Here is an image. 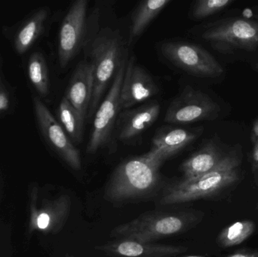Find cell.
Returning a JSON list of instances; mask_svg holds the SVG:
<instances>
[{
	"label": "cell",
	"instance_id": "603a6c76",
	"mask_svg": "<svg viewBox=\"0 0 258 257\" xmlns=\"http://www.w3.org/2000/svg\"><path fill=\"white\" fill-rule=\"evenodd\" d=\"M234 3V0H199L191 10V17L201 20L224 10Z\"/></svg>",
	"mask_w": 258,
	"mask_h": 257
},
{
	"label": "cell",
	"instance_id": "277c9868",
	"mask_svg": "<svg viewBox=\"0 0 258 257\" xmlns=\"http://www.w3.org/2000/svg\"><path fill=\"white\" fill-rule=\"evenodd\" d=\"M194 220V216L189 213L151 211L116 226L110 235L116 239L129 238L153 242L156 240L183 233L189 229Z\"/></svg>",
	"mask_w": 258,
	"mask_h": 257
},
{
	"label": "cell",
	"instance_id": "d6986e66",
	"mask_svg": "<svg viewBox=\"0 0 258 257\" xmlns=\"http://www.w3.org/2000/svg\"><path fill=\"white\" fill-rule=\"evenodd\" d=\"M59 123L71 139L79 144L83 141V127L86 119L65 97L62 98L57 110Z\"/></svg>",
	"mask_w": 258,
	"mask_h": 257
},
{
	"label": "cell",
	"instance_id": "6da1fadb",
	"mask_svg": "<svg viewBox=\"0 0 258 257\" xmlns=\"http://www.w3.org/2000/svg\"><path fill=\"white\" fill-rule=\"evenodd\" d=\"M100 12L95 9L89 15L87 32L83 50L85 58L93 66L94 90L88 113L91 117L102 101L124 57L128 54L119 30L99 27Z\"/></svg>",
	"mask_w": 258,
	"mask_h": 257
},
{
	"label": "cell",
	"instance_id": "f1b7e54d",
	"mask_svg": "<svg viewBox=\"0 0 258 257\" xmlns=\"http://www.w3.org/2000/svg\"><path fill=\"white\" fill-rule=\"evenodd\" d=\"M256 68L258 69V62L257 63H256Z\"/></svg>",
	"mask_w": 258,
	"mask_h": 257
},
{
	"label": "cell",
	"instance_id": "3957f363",
	"mask_svg": "<svg viewBox=\"0 0 258 257\" xmlns=\"http://www.w3.org/2000/svg\"><path fill=\"white\" fill-rule=\"evenodd\" d=\"M240 158L236 152L227 154L210 172L191 180H182L164 190L160 205L186 203L216 194L239 179Z\"/></svg>",
	"mask_w": 258,
	"mask_h": 257
},
{
	"label": "cell",
	"instance_id": "30bf717a",
	"mask_svg": "<svg viewBox=\"0 0 258 257\" xmlns=\"http://www.w3.org/2000/svg\"><path fill=\"white\" fill-rule=\"evenodd\" d=\"M33 104L38 125L45 141L71 168L80 170L82 160L80 152L61 125L39 98H33Z\"/></svg>",
	"mask_w": 258,
	"mask_h": 257
},
{
	"label": "cell",
	"instance_id": "44dd1931",
	"mask_svg": "<svg viewBox=\"0 0 258 257\" xmlns=\"http://www.w3.org/2000/svg\"><path fill=\"white\" fill-rule=\"evenodd\" d=\"M28 75L38 93L42 97L49 94L50 81L45 57L41 53L32 54L28 61Z\"/></svg>",
	"mask_w": 258,
	"mask_h": 257
},
{
	"label": "cell",
	"instance_id": "9a60e30c",
	"mask_svg": "<svg viewBox=\"0 0 258 257\" xmlns=\"http://www.w3.org/2000/svg\"><path fill=\"white\" fill-rule=\"evenodd\" d=\"M97 250L125 257H169L180 254L186 248L181 246L144 242L129 238L116 239L96 247Z\"/></svg>",
	"mask_w": 258,
	"mask_h": 257
},
{
	"label": "cell",
	"instance_id": "ffe728a7",
	"mask_svg": "<svg viewBox=\"0 0 258 257\" xmlns=\"http://www.w3.org/2000/svg\"><path fill=\"white\" fill-rule=\"evenodd\" d=\"M48 15L47 9H40L33 14V16L19 30L15 40V50L18 54L25 53L36 42L43 31Z\"/></svg>",
	"mask_w": 258,
	"mask_h": 257
},
{
	"label": "cell",
	"instance_id": "8992f818",
	"mask_svg": "<svg viewBox=\"0 0 258 257\" xmlns=\"http://www.w3.org/2000/svg\"><path fill=\"white\" fill-rule=\"evenodd\" d=\"M127 60L128 54L124 57L105 98L97 109L90 140L86 148V152L91 155L107 147L111 143L112 134L120 111L119 98Z\"/></svg>",
	"mask_w": 258,
	"mask_h": 257
},
{
	"label": "cell",
	"instance_id": "f546056e",
	"mask_svg": "<svg viewBox=\"0 0 258 257\" xmlns=\"http://www.w3.org/2000/svg\"><path fill=\"white\" fill-rule=\"evenodd\" d=\"M257 169H258V167H257Z\"/></svg>",
	"mask_w": 258,
	"mask_h": 257
},
{
	"label": "cell",
	"instance_id": "ac0fdd59",
	"mask_svg": "<svg viewBox=\"0 0 258 257\" xmlns=\"http://www.w3.org/2000/svg\"><path fill=\"white\" fill-rule=\"evenodd\" d=\"M171 3V0H147L141 2L132 15L129 42H133L145 31L152 21Z\"/></svg>",
	"mask_w": 258,
	"mask_h": 257
},
{
	"label": "cell",
	"instance_id": "83f0119b",
	"mask_svg": "<svg viewBox=\"0 0 258 257\" xmlns=\"http://www.w3.org/2000/svg\"><path fill=\"white\" fill-rule=\"evenodd\" d=\"M183 257H203L200 256H183Z\"/></svg>",
	"mask_w": 258,
	"mask_h": 257
},
{
	"label": "cell",
	"instance_id": "4fadbf2b",
	"mask_svg": "<svg viewBox=\"0 0 258 257\" xmlns=\"http://www.w3.org/2000/svg\"><path fill=\"white\" fill-rule=\"evenodd\" d=\"M161 112L158 101H152L135 109H129L118 117V140L133 145L156 122Z\"/></svg>",
	"mask_w": 258,
	"mask_h": 257
},
{
	"label": "cell",
	"instance_id": "2e32d148",
	"mask_svg": "<svg viewBox=\"0 0 258 257\" xmlns=\"http://www.w3.org/2000/svg\"><path fill=\"white\" fill-rule=\"evenodd\" d=\"M93 66L87 59L77 64L65 98L86 119L94 90Z\"/></svg>",
	"mask_w": 258,
	"mask_h": 257
},
{
	"label": "cell",
	"instance_id": "7a4b0ae2",
	"mask_svg": "<svg viewBox=\"0 0 258 257\" xmlns=\"http://www.w3.org/2000/svg\"><path fill=\"white\" fill-rule=\"evenodd\" d=\"M160 166L145 154L125 160L113 172L104 199L112 203H123L153 194L161 183Z\"/></svg>",
	"mask_w": 258,
	"mask_h": 257
},
{
	"label": "cell",
	"instance_id": "484cf974",
	"mask_svg": "<svg viewBox=\"0 0 258 257\" xmlns=\"http://www.w3.org/2000/svg\"><path fill=\"white\" fill-rule=\"evenodd\" d=\"M251 140H252L253 143L258 141V120L254 124V126H253Z\"/></svg>",
	"mask_w": 258,
	"mask_h": 257
},
{
	"label": "cell",
	"instance_id": "7c38bea8",
	"mask_svg": "<svg viewBox=\"0 0 258 257\" xmlns=\"http://www.w3.org/2000/svg\"><path fill=\"white\" fill-rule=\"evenodd\" d=\"M203 131L200 128L162 126L155 134L151 149L145 155L161 165L165 160L177 155L197 140Z\"/></svg>",
	"mask_w": 258,
	"mask_h": 257
},
{
	"label": "cell",
	"instance_id": "52a82bcc",
	"mask_svg": "<svg viewBox=\"0 0 258 257\" xmlns=\"http://www.w3.org/2000/svg\"><path fill=\"white\" fill-rule=\"evenodd\" d=\"M161 52L176 67L194 76L218 78L224 73L221 63L200 45L183 41H170L162 44Z\"/></svg>",
	"mask_w": 258,
	"mask_h": 257
},
{
	"label": "cell",
	"instance_id": "4316f807",
	"mask_svg": "<svg viewBox=\"0 0 258 257\" xmlns=\"http://www.w3.org/2000/svg\"><path fill=\"white\" fill-rule=\"evenodd\" d=\"M229 257H257L254 256L253 254H249V253H235V254L231 255Z\"/></svg>",
	"mask_w": 258,
	"mask_h": 257
},
{
	"label": "cell",
	"instance_id": "8fae6325",
	"mask_svg": "<svg viewBox=\"0 0 258 257\" xmlns=\"http://www.w3.org/2000/svg\"><path fill=\"white\" fill-rule=\"evenodd\" d=\"M159 87L153 77L138 64L135 56L128 59L121 87L120 111L146 102L159 93Z\"/></svg>",
	"mask_w": 258,
	"mask_h": 257
},
{
	"label": "cell",
	"instance_id": "cb8c5ba5",
	"mask_svg": "<svg viewBox=\"0 0 258 257\" xmlns=\"http://www.w3.org/2000/svg\"><path fill=\"white\" fill-rule=\"evenodd\" d=\"M11 105V97L0 76V112L9 110Z\"/></svg>",
	"mask_w": 258,
	"mask_h": 257
},
{
	"label": "cell",
	"instance_id": "9c48e42d",
	"mask_svg": "<svg viewBox=\"0 0 258 257\" xmlns=\"http://www.w3.org/2000/svg\"><path fill=\"white\" fill-rule=\"evenodd\" d=\"M89 2L77 0L65 15L58 37V59L60 67L68 63L83 49L89 21Z\"/></svg>",
	"mask_w": 258,
	"mask_h": 257
},
{
	"label": "cell",
	"instance_id": "d4e9b609",
	"mask_svg": "<svg viewBox=\"0 0 258 257\" xmlns=\"http://www.w3.org/2000/svg\"><path fill=\"white\" fill-rule=\"evenodd\" d=\"M242 18L249 20V21H257L258 20V6H253L251 8H246L242 11L241 13Z\"/></svg>",
	"mask_w": 258,
	"mask_h": 257
},
{
	"label": "cell",
	"instance_id": "5b68a950",
	"mask_svg": "<svg viewBox=\"0 0 258 257\" xmlns=\"http://www.w3.org/2000/svg\"><path fill=\"white\" fill-rule=\"evenodd\" d=\"M201 36L222 54L253 51L258 47V21L242 18L221 20L206 26Z\"/></svg>",
	"mask_w": 258,
	"mask_h": 257
},
{
	"label": "cell",
	"instance_id": "7402d4cb",
	"mask_svg": "<svg viewBox=\"0 0 258 257\" xmlns=\"http://www.w3.org/2000/svg\"><path fill=\"white\" fill-rule=\"evenodd\" d=\"M254 223L249 220L236 222L221 232L218 241L224 247L239 245L254 233Z\"/></svg>",
	"mask_w": 258,
	"mask_h": 257
},
{
	"label": "cell",
	"instance_id": "ba28073f",
	"mask_svg": "<svg viewBox=\"0 0 258 257\" xmlns=\"http://www.w3.org/2000/svg\"><path fill=\"white\" fill-rule=\"evenodd\" d=\"M219 112V106L207 94L186 85L168 106L164 121L171 125H186L214 120Z\"/></svg>",
	"mask_w": 258,
	"mask_h": 257
},
{
	"label": "cell",
	"instance_id": "e0dca14e",
	"mask_svg": "<svg viewBox=\"0 0 258 257\" xmlns=\"http://www.w3.org/2000/svg\"><path fill=\"white\" fill-rule=\"evenodd\" d=\"M225 155H222L216 145L208 143L192 154L180 166L183 180L198 178L215 168Z\"/></svg>",
	"mask_w": 258,
	"mask_h": 257
},
{
	"label": "cell",
	"instance_id": "5bb4252c",
	"mask_svg": "<svg viewBox=\"0 0 258 257\" xmlns=\"http://www.w3.org/2000/svg\"><path fill=\"white\" fill-rule=\"evenodd\" d=\"M37 190L31 194L30 232L40 230L47 233L58 232L68 220L71 211V198L61 196L43 204L40 209L36 208Z\"/></svg>",
	"mask_w": 258,
	"mask_h": 257
}]
</instances>
